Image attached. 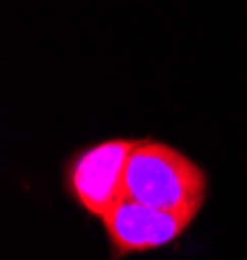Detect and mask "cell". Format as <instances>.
Masks as SVG:
<instances>
[{"label":"cell","mask_w":247,"mask_h":260,"mask_svg":"<svg viewBox=\"0 0 247 260\" xmlns=\"http://www.w3.org/2000/svg\"><path fill=\"white\" fill-rule=\"evenodd\" d=\"M206 172L162 141H138L125 169V198L195 221L206 203Z\"/></svg>","instance_id":"6da1fadb"},{"label":"cell","mask_w":247,"mask_h":260,"mask_svg":"<svg viewBox=\"0 0 247 260\" xmlns=\"http://www.w3.org/2000/svg\"><path fill=\"white\" fill-rule=\"evenodd\" d=\"M136 138H109L88 146L65 167V187L88 213L102 216L125 198V169Z\"/></svg>","instance_id":"7a4b0ae2"},{"label":"cell","mask_w":247,"mask_h":260,"mask_svg":"<svg viewBox=\"0 0 247 260\" xmlns=\"http://www.w3.org/2000/svg\"><path fill=\"white\" fill-rule=\"evenodd\" d=\"M102 221L115 257L167 247L174 240H179L185 229L193 224L179 213L153 208L133 198H122L117 206H112L102 216Z\"/></svg>","instance_id":"3957f363"}]
</instances>
